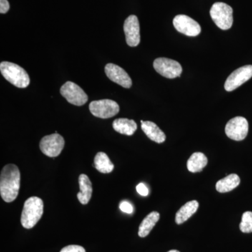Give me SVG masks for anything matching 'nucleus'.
<instances>
[{
  "instance_id": "20e7f679",
  "label": "nucleus",
  "mask_w": 252,
  "mask_h": 252,
  "mask_svg": "<svg viewBox=\"0 0 252 252\" xmlns=\"http://www.w3.org/2000/svg\"><path fill=\"white\" fill-rule=\"evenodd\" d=\"M233 9L223 2H216L210 9V16L214 22L220 29L226 31L233 26Z\"/></svg>"
},
{
  "instance_id": "5701e85b",
  "label": "nucleus",
  "mask_w": 252,
  "mask_h": 252,
  "mask_svg": "<svg viewBox=\"0 0 252 252\" xmlns=\"http://www.w3.org/2000/svg\"><path fill=\"white\" fill-rule=\"evenodd\" d=\"M60 252H86L85 249L79 245H69L64 247Z\"/></svg>"
},
{
  "instance_id": "39448f33",
  "label": "nucleus",
  "mask_w": 252,
  "mask_h": 252,
  "mask_svg": "<svg viewBox=\"0 0 252 252\" xmlns=\"http://www.w3.org/2000/svg\"><path fill=\"white\" fill-rule=\"evenodd\" d=\"M89 110L93 115L100 119H109L119 112V104L112 99H104L91 102Z\"/></svg>"
},
{
  "instance_id": "f8f14e48",
  "label": "nucleus",
  "mask_w": 252,
  "mask_h": 252,
  "mask_svg": "<svg viewBox=\"0 0 252 252\" xmlns=\"http://www.w3.org/2000/svg\"><path fill=\"white\" fill-rule=\"evenodd\" d=\"M124 30L127 45L131 47L138 46L140 42V23L137 16L131 15L126 18Z\"/></svg>"
},
{
  "instance_id": "412c9836",
  "label": "nucleus",
  "mask_w": 252,
  "mask_h": 252,
  "mask_svg": "<svg viewBox=\"0 0 252 252\" xmlns=\"http://www.w3.org/2000/svg\"><path fill=\"white\" fill-rule=\"evenodd\" d=\"M94 166L97 171L101 173H110L114 168V164L104 152H99L96 154L94 158Z\"/></svg>"
},
{
  "instance_id": "6ab92c4d",
  "label": "nucleus",
  "mask_w": 252,
  "mask_h": 252,
  "mask_svg": "<svg viewBox=\"0 0 252 252\" xmlns=\"http://www.w3.org/2000/svg\"><path fill=\"white\" fill-rule=\"evenodd\" d=\"M240 183L239 176L236 174H230L217 182L216 189L220 193H227L238 187Z\"/></svg>"
},
{
  "instance_id": "6e6552de",
  "label": "nucleus",
  "mask_w": 252,
  "mask_h": 252,
  "mask_svg": "<svg viewBox=\"0 0 252 252\" xmlns=\"http://www.w3.org/2000/svg\"><path fill=\"white\" fill-rule=\"evenodd\" d=\"M154 67L158 74L167 79L180 77L182 72V67L180 63L166 58L156 59L154 62Z\"/></svg>"
},
{
  "instance_id": "9d476101",
  "label": "nucleus",
  "mask_w": 252,
  "mask_h": 252,
  "mask_svg": "<svg viewBox=\"0 0 252 252\" xmlns=\"http://www.w3.org/2000/svg\"><path fill=\"white\" fill-rule=\"evenodd\" d=\"M252 77V65H245L237 69L227 78L224 84L225 91L230 92L238 89Z\"/></svg>"
},
{
  "instance_id": "4be33fe9",
  "label": "nucleus",
  "mask_w": 252,
  "mask_h": 252,
  "mask_svg": "<svg viewBox=\"0 0 252 252\" xmlns=\"http://www.w3.org/2000/svg\"><path fill=\"white\" fill-rule=\"evenodd\" d=\"M240 229L244 233H252V212H245L243 214Z\"/></svg>"
},
{
  "instance_id": "bb28decb",
  "label": "nucleus",
  "mask_w": 252,
  "mask_h": 252,
  "mask_svg": "<svg viewBox=\"0 0 252 252\" xmlns=\"http://www.w3.org/2000/svg\"><path fill=\"white\" fill-rule=\"evenodd\" d=\"M167 252H180L178 251V250H170V251H169Z\"/></svg>"
},
{
  "instance_id": "7ed1b4c3",
  "label": "nucleus",
  "mask_w": 252,
  "mask_h": 252,
  "mask_svg": "<svg viewBox=\"0 0 252 252\" xmlns=\"http://www.w3.org/2000/svg\"><path fill=\"white\" fill-rule=\"evenodd\" d=\"M0 71L3 77L16 87L25 89L29 86L31 82L29 75L21 66L13 63L1 62Z\"/></svg>"
},
{
  "instance_id": "f257e3e1",
  "label": "nucleus",
  "mask_w": 252,
  "mask_h": 252,
  "mask_svg": "<svg viewBox=\"0 0 252 252\" xmlns=\"http://www.w3.org/2000/svg\"><path fill=\"white\" fill-rule=\"evenodd\" d=\"M21 173L14 164L3 167L0 175V194L6 203H11L17 198L21 187Z\"/></svg>"
},
{
  "instance_id": "2eb2a0df",
  "label": "nucleus",
  "mask_w": 252,
  "mask_h": 252,
  "mask_svg": "<svg viewBox=\"0 0 252 252\" xmlns=\"http://www.w3.org/2000/svg\"><path fill=\"white\" fill-rule=\"evenodd\" d=\"M79 184L80 192L77 193L78 200L82 205H87L92 196V184L89 177L84 174L79 176Z\"/></svg>"
},
{
  "instance_id": "aec40b11",
  "label": "nucleus",
  "mask_w": 252,
  "mask_h": 252,
  "mask_svg": "<svg viewBox=\"0 0 252 252\" xmlns=\"http://www.w3.org/2000/svg\"><path fill=\"white\" fill-rule=\"evenodd\" d=\"M207 162L208 160L205 154L201 152H195L189 158L187 161V168L189 172L193 173L201 172L206 166Z\"/></svg>"
},
{
  "instance_id": "a211bd4d",
  "label": "nucleus",
  "mask_w": 252,
  "mask_h": 252,
  "mask_svg": "<svg viewBox=\"0 0 252 252\" xmlns=\"http://www.w3.org/2000/svg\"><path fill=\"white\" fill-rule=\"evenodd\" d=\"M114 130L126 135H132L137 129L135 121L127 119H117L113 122Z\"/></svg>"
},
{
  "instance_id": "393cba45",
  "label": "nucleus",
  "mask_w": 252,
  "mask_h": 252,
  "mask_svg": "<svg viewBox=\"0 0 252 252\" xmlns=\"http://www.w3.org/2000/svg\"><path fill=\"white\" fill-rule=\"evenodd\" d=\"M137 193L140 194L142 196H147L149 195V189L147 188V186L143 183L139 184L136 187Z\"/></svg>"
},
{
  "instance_id": "ddd939ff",
  "label": "nucleus",
  "mask_w": 252,
  "mask_h": 252,
  "mask_svg": "<svg viewBox=\"0 0 252 252\" xmlns=\"http://www.w3.org/2000/svg\"><path fill=\"white\" fill-rule=\"evenodd\" d=\"M104 71L107 77L116 84L126 89H130L132 86V82L130 76L122 67L113 63H109L105 66Z\"/></svg>"
},
{
  "instance_id": "1a4fd4ad",
  "label": "nucleus",
  "mask_w": 252,
  "mask_h": 252,
  "mask_svg": "<svg viewBox=\"0 0 252 252\" xmlns=\"http://www.w3.org/2000/svg\"><path fill=\"white\" fill-rule=\"evenodd\" d=\"M249 124L245 118L237 117L230 119L225 127L226 135L231 140H243L248 134Z\"/></svg>"
},
{
  "instance_id": "f03ea898",
  "label": "nucleus",
  "mask_w": 252,
  "mask_h": 252,
  "mask_svg": "<svg viewBox=\"0 0 252 252\" xmlns=\"http://www.w3.org/2000/svg\"><path fill=\"white\" fill-rule=\"evenodd\" d=\"M44 213V203L40 198L33 196L25 202L21 224L26 229L32 228L38 223Z\"/></svg>"
},
{
  "instance_id": "423d86ee",
  "label": "nucleus",
  "mask_w": 252,
  "mask_h": 252,
  "mask_svg": "<svg viewBox=\"0 0 252 252\" xmlns=\"http://www.w3.org/2000/svg\"><path fill=\"white\" fill-rule=\"evenodd\" d=\"M64 138L58 133L51 134L43 137L39 143V148L44 155L54 158L59 157L64 147Z\"/></svg>"
},
{
  "instance_id": "a878e982",
  "label": "nucleus",
  "mask_w": 252,
  "mask_h": 252,
  "mask_svg": "<svg viewBox=\"0 0 252 252\" xmlns=\"http://www.w3.org/2000/svg\"><path fill=\"white\" fill-rule=\"evenodd\" d=\"M10 5L7 0H0V13L6 14L9 11Z\"/></svg>"
},
{
  "instance_id": "dca6fc26",
  "label": "nucleus",
  "mask_w": 252,
  "mask_h": 252,
  "mask_svg": "<svg viewBox=\"0 0 252 252\" xmlns=\"http://www.w3.org/2000/svg\"><path fill=\"white\" fill-rule=\"evenodd\" d=\"M199 207V203L196 200H192L183 205L176 214L175 221L177 224H182L190 218Z\"/></svg>"
},
{
  "instance_id": "f3484780",
  "label": "nucleus",
  "mask_w": 252,
  "mask_h": 252,
  "mask_svg": "<svg viewBox=\"0 0 252 252\" xmlns=\"http://www.w3.org/2000/svg\"><path fill=\"white\" fill-rule=\"evenodd\" d=\"M160 220V214L158 212H152L149 214L139 227L138 235L140 238H145L150 233L154 227Z\"/></svg>"
},
{
  "instance_id": "b1692460",
  "label": "nucleus",
  "mask_w": 252,
  "mask_h": 252,
  "mask_svg": "<svg viewBox=\"0 0 252 252\" xmlns=\"http://www.w3.org/2000/svg\"><path fill=\"white\" fill-rule=\"evenodd\" d=\"M119 208L124 213L132 214L133 212V206L127 201H123L119 205Z\"/></svg>"
},
{
  "instance_id": "9b49d317",
  "label": "nucleus",
  "mask_w": 252,
  "mask_h": 252,
  "mask_svg": "<svg viewBox=\"0 0 252 252\" xmlns=\"http://www.w3.org/2000/svg\"><path fill=\"white\" fill-rule=\"evenodd\" d=\"M173 25L177 31L189 36H198L201 32V28L198 22L186 15L175 16Z\"/></svg>"
},
{
  "instance_id": "4468645a",
  "label": "nucleus",
  "mask_w": 252,
  "mask_h": 252,
  "mask_svg": "<svg viewBox=\"0 0 252 252\" xmlns=\"http://www.w3.org/2000/svg\"><path fill=\"white\" fill-rule=\"evenodd\" d=\"M141 127L144 133L151 140L160 144L166 140L165 134L154 123L141 121Z\"/></svg>"
},
{
  "instance_id": "0eeeda50",
  "label": "nucleus",
  "mask_w": 252,
  "mask_h": 252,
  "mask_svg": "<svg viewBox=\"0 0 252 252\" xmlns=\"http://www.w3.org/2000/svg\"><path fill=\"white\" fill-rule=\"evenodd\" d=\"M61 94L68 102L76 106L84 105L89 99L85 91L72 81H67L62 86Z\"/></svg>"
}]
</instances>
